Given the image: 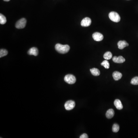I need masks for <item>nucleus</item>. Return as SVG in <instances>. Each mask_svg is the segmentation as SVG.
I'll list each match as a JSON object with an SVG mask.
<instances>
[{"mask_svg": "<svg viewBox=\"0 0 138 138\" xmlns=\"http://www.w3.org/2000/svg\"><path fill=\"white\" fill-rule=\"evenodd\" d=\"M56 51L61 54H65L70 50V46L68 44L63 45L60 44H56L55 46Z\"/></svg>", "mask_w": 138, "mask_h": 138, "instance_id": "nucleus-1", "label": "nucleus"}, {"mask_svg": "<svg viewBox=\"0 0 138 138\" xmlns=\"http://www.w3.org/2000/svg\"><path fill=\"white\" fill-rule=\"evenodd\" d=\"M109 18L110 20L115 22H119L120 20V17L118 13L115 12H112L109 14Z\"/></svg>", "mask_w": 138, "mask_h": 138, "instance_id": "nucleus-2", "label": "nucleus"}, {"mask_svg": "<svg viewBox=\"0 0 138 138\" xmlns=\"http://www.w3.org/2000/svg\"><path fill=\"white\" fill-rule=\"evenodd\" d=\"M64 80L69 84H73L76 82V77L73 75L69 74L64 77Z\"/></svg>", "mask_w": 138, "mask_h": 138, "instance_id": "nucleus-3", "label": "nucleus"}, {"mask_svg": "<svg viewBox=\"0 0 138 138\" xmlns=\"http://www.w3.org/2000/svg\"><path fill=\"white\" fill-rule=\"evenodd\" d=\"M26 23H27V20L25 19L22 18L17 22L15 24V27L18 29L24 28L25 27Z\"/></svg>", "mask_w": 138, "mask_h": 138, "instance_id": "nucleus-4", "label": "nucleus"}, {"mask_svg": "<svg viewBox=\"0 0 138 138\" xmlns=\"http://www.w3.org/2000/svg\"><path fill=\"white\" fill-rule=\"evenodd\" d=\"M75 106V101L72 100H68L64 104V107L66 110H71L73 109Z\"/></svg>", "mask_w": 138, "mask_h": 138, "instance_id": "nucleus-5", "label": "nucleus"}, {"mask_svg": "<svg viewBox=\"0 0 138 138\" xmlns=\"http://www.w3.org/2000/svg\"><path fill=\"white\" fill-rule=\"evenodd\" d=\"M91 24V20L89 17H86L82 19L81 22V25L83 27H89Z\"/></svg>", "mask_w": 138, "mask_h": 138, "instance_id": "nucleus-6", "label": "nucleus"}, {"mask_svg": "<svg viewBox=\"0 0 138 138\" xmlns=\"http://www.w3.org/2000/svg\"><path fill=\"white\" fill-rule=\"evenodd\" d=\"M93 38L95 41L99 42L101 41L104 38V36L99 32H95L93 35Z\"/></svg>", "mask_w": 138, "mask_h": 138, "instance_id": "nucleus-7", "label": "nucleus"}, {"mask_svg": "<svg viewBox=\"0 0 138 138\" xmlns=\"http://www.w3.org/2000/svg\"><path fill=\"white\" fill-rule=\"evenodd\" d=\"M113 62L117 63H122L124 62L125 61V59L122 56H119V57L115 56L113 58Z\"/></svg>", "mask_w": 138, "mask_h": 138, "instance_id": "nucleus-8", "label": "nucleus"}, {"mask_svg": "<svg viewBox=\"0 0 138 138\" xmlns=\"http://www.w3.org/2000/svg\"><path fill=\"white\" fill-rule=\"evenodd\" d=\"M28 53L29 55H33L35 56H37L38 54V49L37 48L32 47L28 50Z\"/></svg>", "mask_w": 138, "mask_h": 138, "instance_id": "nucleus-9", "label": "nucleus"}, {"mask_svg": "<svg viewBox=\"0 0 138 138\" xmlns=\"http://www.w3.org/2000/svg\"><path fill=\"white\" fill-rule=\"evenodd\" d=\"M117 45L119 49H123L124 48L129 46L128 43L125 41H120L118 42Z\"/></svg>", "mask_w": 138, "mask_h": 138, "instance_id": "nucleus-10", "label": "nucleus"}, {"mask_svg": "<svg viewBox=\"0 0 138 138\" xmlns=\"http://www.w3.org/2000/svg\"><path fill=\"white\" fill-rule=\"evenodd\" d=\"M113 77L114 80L115 81H118L120 80L122 76V75L121 73L119 71H114L113 75Z\"/></svg>", "mask_w": 138, "mask_h": 138, "instance_id": "nucleus-11", "label": "nucleus"}, {"mask_svg": "<svg viewBox=\"0 0 138 138\" xmlns=\"http://www.w3.org/2000/svg\"><path fill=\"white\" fill-rule=\"evenodd\" d=\"M114 104L116 108L118 110H121L123 108L122 103L119 99H116L114 102Z\"/></svg>", "mask_w": 138, "mask_h": 138, "instance_id": "nucleus-12", "label": "nucleus"}, {"mask_svg": "<svg viewBox=\"0 0 138 138\" xmlns=\"http://www.w3.org/2000/svg\"><path fill=\"white\" fill-rule=\"evenodd\" d=\"M114 115V112L113 109H109L107 111L106 113V117L107 118L111 119L113 117Z\"/></svg>", "mask_w": 138, "mask_h": 138, "instance_id": "nucleus-13", "label": "nucleus"}, {"mask_svg": "<svg viewBox=\"0 0 138 138\" xmlns=\"http://www.w3.org/2000/svg\"><path fill=\"white\" fill-rule=\"evenodd\" d=\"M90 71L93 76H98L100 75V71L97 68H93L90 69Z\"/></svg>", "mask_w": 138, "mask_h": 138, "instance_id": "nucleus-14", "label": "nucleus"}, {"mask_svg": "<svg viewBox=\"0 0 138 138\" xmlns=\"http://www.w3.org/2000/svg\"><path fill=\"white\" fill-rule=\"evenodd\" d=\"M113 56V55L110 51H107L105 53L104 55V58L106 60H110Z\"/></svg>", "mask_w": 138, "mask_h": 138, "instance_id": "nucleus-15", "label": "nucleus"}, {"mask_svg": "<svg viewBox=\"0 0 138 138\" xmlns=\"http://www.w3.org/2000/svg\"><path fill=\"white\" fill-rule=\"evenodd\" d=\"M7 22L6 18L3 15L0 13V24L2 25H4L6 24Z\"/></svg>", "mask_w": 138, "mask_h": 138, "instance_id": "nucleus-16", "label": "nucleus"}, {"mask_svg": "<svg viewBox=\"0 0 138 138\" xmlns=\"http://www.w3.org/2000/svg\"><path fill=\"white\" fill-rule=\"evenodd\" d=\"M101 65L104 66L105 68L108 69L110 67V64L109 63V62L107 60H104L101 63Z\"/></svg>", "mask_w": 138, "mask_h": 138, "instance_id": "nucleus-17", "label": "nucleus"}, {"mask_svg": "<svg viewBox=\"0 0 138 138\" xmlns=\"http://www.w3.org/2000/svg\"><path fill=\"white\" fill-rule=\"evenodd\" d=\"M7 54L8 51L7 50L2 49L0 50V58L6 56Z\"/></svg>", "mask_w": 138, "mask_h": 138, "instance_id": "nucleus-18", "label": "nucleus"}, {"mask_svg": "<svg viewBox=\"0 0 138 138\" xmlns=\"http://www.w3.org/2000/svg\"><path fill=\"white\" fill-rule=\"evenodd\" d=\"M112 130L114 132H117L119 130V125L117 124H113L112 128Z\"/></svg>", "mask_w": 138, "mask_h": 138, "instance_id": "nucleus-19", "label": "nucleus"}, {"mask_svg": "<svg viewBox=\"0 0 138 138\" xmlns=\"http://www.w3.org/2000/svg\"><path fill=\"white\" fill-rule=\"evenodd\" d=\"M131 83L133 85H138V77H135L132 79Z\"/></svg>", "mask_w": 138, "mask_h": 138, "instance_id": "nucleus-20", "label": "nucleus"}, {"mask_svg": "<svg viewBox=\"0 0 138 138\" xmlns=\"http://www.w3.org/2000/svg\"><path fill=\"white\" fill-rule=\"evenodd\" d=\"M80 138H88V135L86 133H83V134L81 135Z\"/></svg>", "mask_w": 138, "mask_h": 138, "instance_id": "nucleus-21", "label": "nucleus"}, {"mask_svg": "<svg viewBox=\"0 0 138 138\" xmlns=\"http://www.w3.org/2000/svg\"><path fill=\"white\" fill-rule=\"evenodd\" d=\"M4 1H6V2H9L10 0H4Z\"/></svg>", "mask_w": 138, "mask_h": 138, "instance_id": "nucleus-22", "label": "nucleus"}]
</instances>
